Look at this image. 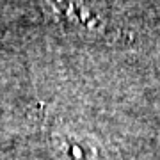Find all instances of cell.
<instances>
[{"mask_svg":"<svg viewBox=\"0 0 160 160\" xmlns=\"http://www.w3.org/2000/svg\"><path fill=\"white\" fill-rule=\"evenodd\" d=\"M50 148L57 160H121L119 151L96 135L64 126L50 133Z\"/></svg>","mask_w":160,"mask_h":160,"instance_id":"1","label":"cell"},{"mask_svg":"<svg viewBox=\"0 0 160 160\" xmlns=\"http://www.w3.org/2000/svg\"><path fill=\"white\" fill-rule=\"evenodd\" d=\"M45 16L61 25L84 34H105L107 22L91 6L89 0H38Z\"/></svg>","mask_w":160,"mask_h":160,"instance_id":"2","label":"cell"}]
</instances>
